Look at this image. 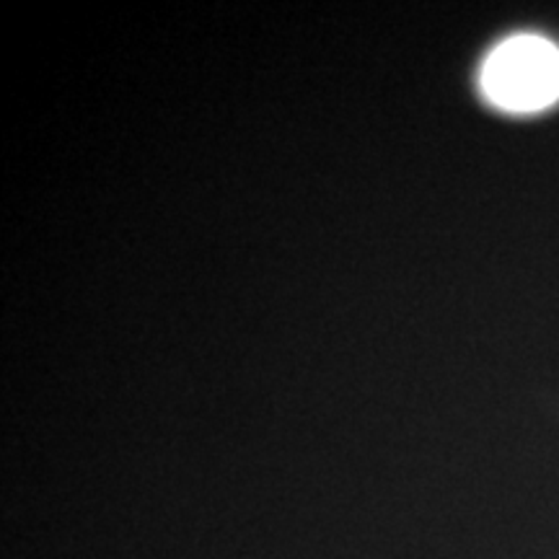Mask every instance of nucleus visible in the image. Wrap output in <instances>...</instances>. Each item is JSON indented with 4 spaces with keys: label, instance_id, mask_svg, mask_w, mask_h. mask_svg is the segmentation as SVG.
<instances>
[{
    "label": "nucleus",
    "instance_id": "nucleus-1",
    "mask_svg": "<svg viewBox=\"0 0 559 559\" xmlns=\"http://www.w3.org/2000/svg\"><path fill=\"white\" fill-rule=\"evenodd\" d=\"M481 91L506 111H542L559 102V47L555 41L519 34L487 55Z\"/></svg>",
    "mask_w": 559,
    "mask_h": 559
}]
</instances>
